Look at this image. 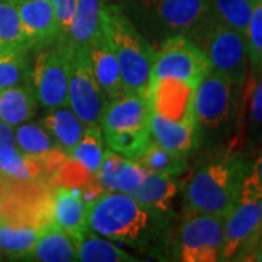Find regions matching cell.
I'll return each mask as SVG.
<instances>
[{
    "label": "cell",
    "instance_id": "obj_5",
    "mask_svg": "<svg viewBox=\"0 0 262 262\" xmlns=\"http://www.w3.org/2000/svg\"><path fill=\"white\" fill-rule=\"evenodd\" d=\"M189 38L204 51L210 67L241 91L251 69L245 34L207 16Z\"/></svg>",
    "mask_w": 262,
    "mask_h": 262
},
{
    "label": "cell",
    "instance_id": "obj_21",
    "mask_svg": "<svg viewBox=\"0 0 262 262\" xmlns=\"http://www.w3.org/2000/svg\"><path fill=\"white\" fill-rule=\"evenodd\" d=\"M37 105L31 83L0 89V120L13 128L29 121L37 111Z\"/></svg>",
    "mask_w": 262,
    "mask_h": 262
},
{
    "label": "cell",
    "instance_id": "obj_25",
    "mask_svg": "<svg viewBox=\"0 0 262 262\" xmlns=\"http://www.w3.org/2000/svg\"><path fill=\"white\" fill-rule=\"evenodd\" d=\"M77 261L82 262H134L130 253L122 251L110 239L98 233H88L77 242Z\"/></svg>",
    "mask_w": 262,
    "mask_h": 262
},
{
    "label": "cell",
    "instance_id": "obj_29",
    "mask_svg": "<svg viewBox=\"0 0 262 262\" xmlns=\"http://www.w3.org/2000/svg\"><path fill=\"white\" fill-rule=\"evenodd\" d=\"M27 50L0 48V89L31 83V64Z\"/></svg>",
    "mask_w": 262,
    "mask_h": 262
},
{
    "label": "cell",
    "instance_id": "obj_23",
    "mask_svg": "<svg viewBox=\"0 0 262 262\" xmlns=\"http://www.w3.org/2000/svg\"><path fill=\"white\" fill-rule=\"evenodd\" d=\"M177 194L178 184L173 177L147 172L143 184L131 196H134L147 211L151 210L156 213H168Z\"/></svg>",
    "mask_w": 262,
    "mask_h": 262
},
{
    "label": "cell",
    "instance_id": "obj_2",
    "mask_svg": "<svg viewBox=\"0 0 262 262\" xmlns=\"http://www.w3.org/2000/svg\"><path fill=\"white\" fill-rule=\"evenodd\" d=\"M101 25L120 66L124 91L146 94L155 47L118 3L101 2Z\"/></svg>",
    "mask_w": 262,
    "mask_h": 262
},
{
    "label": "cell",
    "instance_id": "obj_24",
    "mask_svg": "<svg viewBox=\"0 0 262 262\" xmlns=\"http://www.w3.org/2000/svg\"><path fill=\"white\" fill-rule=\"evenodd\" d=\"M42 124L51 139L57 141V146L66 153L72 151L86 128L84 122L69 106L50 110Z\"/></svg>",
    "mask_w": 262,
    "mask_h": 262
},
{
    "label": "cell",
    "instance_id": "obj_44",
    "mask_svg": "<svg viewBox=\"0 0 262 262\" xmlns=\"http://www.w3.org/2000/svg\"><path fill=\"white\" fill-rule=\"evenodd\" d=\"M0 222H2V215H0Z\"/></svg>",
    "mask_w": 262,
    "mask_h": 262
},
{
    "label": "cell",
    "instance_id": "obj_15",
    "mask_svg": "<svg viewBox=\"0 0 262 262\" xmlns=\"http://www.w3.org/2000/svg\"><path fill=\"white\" fill-rule=\"evenodd\" d=\"M15 5L31 50L56 44L60 38V27L50 0H19Z\"/></svg>",
    "mask_w": 262,
    "mask_h": 262
},
{
    "label": "cell",
    "instance_id": "obj_22",
    "mask_svg": "<svg viewBox=\"0 0 262 262\" xmlns=\"http://www.w3.org/2000/svg\"><path fill=\"white\" fill-rule=\"evenodd\" d=\"M0 172L6 177L47 184L44 159H38L13 144L0 147Z\"/></svg>",
    "mask_w": 262,
    "mask_h": 262
},
{
    "label": "cell",
    "instance_id": "obj_40",
    "mask_svg": "<svg viewBox=\"0 0 262 262\" xmlns=\"http://www.w3.org/2000/svg\"><path fill=\"white\" fill-rule=\"evenodd\" d=\"M15 143V128L0 120V147Z\"/></svg>",
    "mask_w": 262,
    "mask_h": 262
},
{
    "label": "cell",
    "instance_id": "obj_13",
    "mask_svg": "<svg viewBox=\"0 0 262 262\" xmlns=\"http://www.w3.org/2000/svg\"><path fill=\"white\" fill-rule=\"evenodd\" d=\"M242 99L237 103L241 111L236 117L239 121V134L234 139L236 151L262 147V73L249 72L241 89Z\"/></svg>",
    "mask_w": 262,
    "mask_h": 262
},
{
    "label": "cell",
    "instance_id": "obj_11",
    "mask_svg": "<svg viewBox=\"0 0 262 262\" xmlns=\"http://www.w3.org/2000/svg\"><path fill=\"white\" fill-rule=\"evenodd\" d=\"M194 95L195 86L177 77L150 79L146 89L150 113L184 124H195Z\"/></svg>",
    "mask_w": 262,
    "mask_h": 262
},
{
    "label": "cell",
    "instance_id": "obj_31",
    "mask_svg": "<svg viewBox=\"0 0 262 262\" xmlns=\"http://www.w3.org/2000/svg\"><path fill=\"white\" fill-rule=\"evenodd\" d=\"M15 144L27 155L38 159H46L48 153L56 149L47 130L28 121L15 127Z\"/></svg>",
    "mask_w": 262,
    "mask_h": 262
},
{
    "label": "cell",
    "instance_id": "obj_14",
    "mask_svg": "<svg viewBox=\"0 0 262 262\" xmlns=\"http://www.w3.org/2000/svg\"><path fill=\"white\" fill-rule=\"evenodd\" d=\"M150 106L146 94L124 91L118 96L110 99L102 117V136L121 131L150 130Z\"/></svg>",
    "mask_w": 262,
    "mask_h": 262
},
{
    "label": "cell",
    "instance_id": "obj_28",
    "mask_svg": "<svg viewBox=\"0 0 262 262\" xmlns=\"http://www.w3.org/2000/svg\"><path fill=\"white\" fill-rule=\"evenodd\" d=\"M256 0H210L208 16L245 34Z\"/></svg>",
    "mask_w": 262,
    "mask_h": 262
},
{
    "label": "cell",
    "instance_id": "obj_3",
    "mask_svg": "<svg viewBox=\"0 0 262 262\" xmlns=\"http://www.w3.org/2000/svg\"><path fill=\"white\" fill-rule=\"evenodd\" d=\"M124 10L163 41L173 35L189 37L208 16L210 0H125Z\"/></svg>",
    "mask_w": 262,
    "mask_h": 262
},
{
    "label": "cell",
    "instance_id": "obj_10",
    "mask_svg": "<svg viewBox=\"0 0 262 262\" xmlns=\"http://www.w3.org/2000/svg\"><path fill=\"white\" fill-rule=\"evenodd\" d=\"M106 103L108 99L92 73L86 47L73 48L67 106L84 122L86 127H101V117Z\"/></svg>",
    "mask_w": 262,
    "mask_h": 262
},
{
    "label": "cell",
    "instance_id": "obj_26",
    "mask_svg": "<svg viewBox=\"0 0 262 262\" xmlns=\"http://www.w3.org/2000/svg\"><path fill=\"white\" fill-rule=\"evenodd\" d=\"M42 227L0 223V253L10 259H27Z\"/></svg>",
    "mask_w": 262,
    "mask_h": 262
},
{
    "label": "cell",
    "instance_id": "obj_16",
    "mask_svg": "<svg viewBox=\"0 0 262 262\" xmlns=\"http://www.w3.org/2000/svg\"><path fill=\"white\" fill-rule=\"evenodd\" d=\"M88 210L89 201L79 188H53L51 225L70 234L77 242L89 232Z\"/></svg>",
    "mask_w": 262,
    "mask_h": 262
},
{
    "label": "cell",
    "instance_id": "obj_39",
    "mask_svg": "<svg viewBox=\"0 0 262 262\" xmlns=\"http://www.w3.org/2000/svg\"><path fill=\"white\" fill-rule=\"evenodd\" d=\"M234 261L241 262H262V244H252L245 246L236 255Z\"/></svg>",
    "mask_w": 262,
    "mask_h": 262
},
{
    "label": "cell",
    "instance_id": "obj_17",
    "mask_svg": "<svg viewBox=\"0 0 262 262\" xmlns=\"http://www.w3.org/2000/svg\"><path fill=\"white\" fill-rule=\"evenodd\" d=\"M86 51L92 73L106 99L110 101L124 92L120 66L102 28L98 32V35L86 46Z\"/></svg>",
    "mask_w": 262,
    "mask_h": 262
},
{
    "label": "cell",
    "instance_id": "obj_27",
    "mask_svg": "<svg viewBox=\"0 0 262 262\" xmlns=\"http://www.w3.org/2000/svg\"><path fill=\"white\" fill-rule=\"evenodd\" d=\"M187 158L188 156L184 155L169 151L165 147L159 146L158 143L151 141L140 158L134 160H137L143 168L151 173L178 177L187 169Z\"/></svg>",
    "mask_w": 262,
    "mask_h": 262
},
{
    "label": "cell",
    "instance_id": "obj_8",
    "mask_svg": "<svg viewBox=\"0 0 262 262\" xmlns=\"http://www.w3.org/2000/svg\"><path fill=\"white\" fill-rule=\"evenodd\" d=\"M204 51L187 35H173L160 41L155 48L150 79L177 77L194 84L210 70Z\"/></svg>",
    "mask_w": 262,
    "mask_h": 262
},
{
    "label": "cell",
    "instance_id": "obj_37",
    "mask_svg": "<svg viewBox=\"0 0 262 262\" xmlns=\"http://www.w3.org/2000/svg\"><path fill=\"white\" fill-rule=\"evenodd\" d=\"M239 198H262V147L251 162L249 172L245 178Z\"/></svg>",
    "mask_w": 262,
    "mask_h": 262
},
{
    "label": "cell",
    "instance_id": "obj_1",
    "mask_svg": "<svg viewBox=\"0 0 262 262\" xmlns=\"http://www.w3.org/2000/svg\"><path fill=\"white\" fill-rule=\"evenodd\" d=\"M251 168V159L241 151H229L203 165L185 189V213L226 215L239 201Z\"/></svg>",
    "mask_w": 262,
    "mask_h": 262
},
{
    "label": "cell",
    "instance_id": "obj_6",
    "mask_svg": "<svg viewBox=\"0 0 262 262\" xmlns=\"http://www.w3.org/2000/svg\"><path fill=\"white\" fill-rule=\"evenodd\" d=\"M241 91L226 76L210 69L196 83L194 95V118L200 130L219 131L236 115Z\"/></svg>",
    "mask_w": 262,
    "mask_h": 262
},
{
    "label": "cell",
    "instance_id": "obj_20",
    "mask_svg": "<svg viewBox=\"0 0 262 262\" xmlns=\"http://www.w3.org/2000/svg\"><path fill=\"white\" fill-rule=\"evenodd\" d=\"M101 2L76 0L75 13L63 39L70 47H86L101 31Z\"/></svg>",
    "mask_w": 262,
    "mask_h": 262
},
{
    "label": "cell",
    "instance_id": "obj_41",
    "mask_svg": "<svg viewBox=\"0 0 262 262\" xmlns=\"http://www.w3.org/2000/svg\"><path fill=\"white\" fill-rule=\"evenodd\" d=\"M252 244H262V226H261V229H259V232H258V234H256V237L253 239L251 244H248V245H252ZM248 245H246V246H248Z\"/></svg>",
    "mask_w": 262,
    "mask_h": 262
},
{
    "label": "cell",
    "instance_id": "obj_18",
    "mask_svg": "<svg viewBox=\"0 0 262 262\" xmlns=\"http://www.w3.org/2000/svg\"><path fill=\"white\" fill-rule=\"evenodd\" d=\"M151 141L169 151L188 156L198 144V130L195 124H184L166 120L160 115H150Z\"/></svg>",
    "mask_w": 262,
    "mask_h": 262
},
{
    "label": "cell",
    "instance_id": "obj_12",
    "mask_svg": "<svg viewBox=\"0 0 262 262\" xmlns=\"http://www.w3.org/2000/svg\"><path fill=\"white\" fill-rule=\"evenodd\" d=\"M262 226V198H239L225 215L220 261H234L236 255L251 244Z\"/></svg>",
    "mask_w": 262,
    "mask_h": 262
},
{
    "label": "cell",
    "instance_id": "obj_38",
    "mask_svg": "<svg viewBox=\"0 0 262 262\" xmlns=\"http://www.w3.org/2000/svg\"><path fill=\"white\" fill-rule=\"evenodd\" d=\"M50 3L54 8L57 22L60 27V38L58 39H63L67 34V29H69V25H70L73 13H75L76 0H50Z\"/></svg>",
    "mask_w": 262,
    "mask_h": 262
},
{
    "label": "cell",
    "instance_id": "obj_32",
    "mask_svg": "<svg viewBox=\"0 0 262 262\" xmlns=\"http://www.w3.org/2000/svg\"><path fill=\"white\" fill-rule=\"evenodd\" d=\"M0 48L31 50L22 31L16 5L6 0H0Z\"/></svg>",
    "mask_w": 262,
    "mask_h": 262
},
{
    "label": "cell",
    "instance_id": "obj_34",
    "mask_svg": "<svg viewBox=\"0 0 262 262\" xmlns=\"http://www.w3.org/2000/svg\"><path fill=\"white\" fill-rule=\"evenodd\" d=\"M249 66L252 72L262 73V0H256L252 16L245 32Z\"/></svg>",
    "mask_w": 262,
    "mask_h": 262
},
{
    "label": "cell",
    "instance_id": "obj_9",
    "mask_svg": "<svg viewBox=\"0 0 262 262\" xmlns=\"http://www.w3.org/2000/svg\"><path fill=\"white\" fill-rule=\"evenodd\" d=\"M225 215L185 213L179 226L177 255L182 262L220 261Z\"/></svg>",
    "mask_w": 262,
    "mask_h": 262
},
{
    "label": "cell",
    "instance_id": "obj_42",
    "mask_svg": "<svg viewBox=\"0 0 262 262\" xmlns=\"http://www.w3.org/2000/svg\"><path fill=\"white\" fill-rule=\"evenodd\" d=\"M6 2H10V3H18L19 0H6Z\"/></svg>",
    "mask_w": 262,
    "mask_h": 262
},
{
    "label": "cell",
    "instance_id": "obj_4",
    "mask_svg": "<svg viewBox=\"0 0 262 262\" xmlns=\"http://www.w3.org/2000/svg\"><path fill=\"white\" fill-rule=\"evenodd\" d=\"M89 232L120 242L140 239L149 226V211L130 194L111 191L89 201Z\"/></svg>",
    "mask_w": 262,
    "mask_h": 262
},
{
    "label": "cell",
    "instance_id": "obj_19",
    "mask_svg": "<svg viewBox=\"0 0 262 262\" xmlns=\"http://www.w3.org/2000/svg\"><path fill=\"white\" fill-rule=\"evenodd\" d=\"M28 261H77V241L54 225L44 226L27 258Z\"/></svg>",
    "mask_w": 262,
    "mask_h": 262
},
{
    "label": "cell",
    "instance_id": "obj_30",
    "mask_svg": "<svg viewBox=\"0 0 262 262\" xmlns=\"http://www.w3.org/2000/svg\"><path fill=\"white\" fill-rule=\"evenodd\" d=\"M103 153L105 150L101 127H86L80 140L69 155L95 175L101 168Z\"/></svg>",
    "mask_w": 262,
    "mask_h": 262
},
{
    "label": "cell",
    "instance_id": "obj_7",
    "mask_svg": "<svg viewBox=\"0 0 262 262\" xmlns=\"http://www.w3.org/2000/svg\"><path fill=\"white\" fill-rule=\"evenodd\" d=\"M73 48L63 41L38 50L31 69V84L44 108L67 106V89Z\"/></svg>",
    "mask_w": 262,
    "mask_h": 262
},
{
    "label": "cell",
    "instance_id": "obj_36",
    "mask_svg": "<svg viewBox=\"0 0 262 262\" xmlns=\"http://www.w3.org/2000/svg\"><path fill=\"white\" fill-rule=\"evenodd\" d=\"M146 175H147V170L143 168L137 160L125 158L120 169L118 178H117V191L131 195L143 184Z\"/></svg>",
    "mask_w": 262,
    "mask_h": 262
},
{
    "label": "cell",
    "instance_id": "obj_35",
    "mask_svg": "<svg viewBox=\"0 0 262 262\" xmlns=\"http://www.w3.org/2000/svg\"><path fill=\"white\" fill-rule=\"evenodd\" d=\"M124 160L125 158L121 156L120 153L110 149L105 150L101 168L98 169V172L94 177L98 187L102 189V192L117 191V178H118V173H120V169H121Z\"/></svg>",
    "mask_w": 262,
    "mask_h": 262
},
{
    "label": "cell",
    "instance_id": "obj_33",
    "mask_svg": "<svg viewBox=\"0 0 262 262\" xmlns=\"http://www.w3.org/2000/svg\"><path fill=\"white\" fill-rule=\"evenodd\" d=\"M102 137L103 143H106L108 149L120 153L127 159H139L143 151L151 143L150 130L121 131V133L105 134Z\"/></svg>",
    "mask_w": 262,
    "mask_h": 262
},
{
    "label": "cell",
    "instance_id": "obj_43",
    "mask_svg": "<svg viewBox=\"0 0 262 262\" xmlns=\"http://www.w3.org/2000/svg\"><path fill=\"white\" fill-rule=\"evenodd\" d=\"M2 256H3V255H2V253H0V259H2Z\"/></svg>",
    "mask_w": 262,
    "mask_h": 262
}]
</instances>
